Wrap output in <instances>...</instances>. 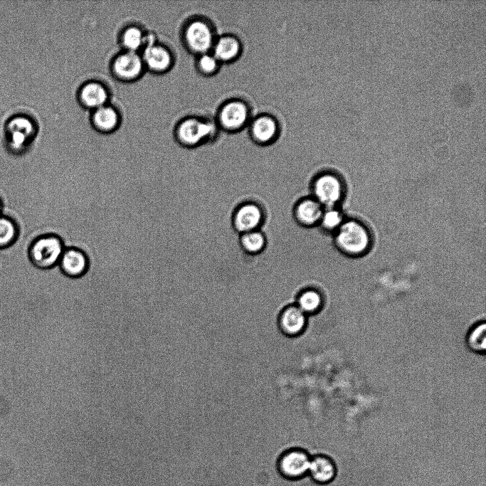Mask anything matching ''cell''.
I'll return each mask as SVG.
<instances>
[{"instance_id":"21","label":"cell","mask_w":486,"mask_h":486,"mask_svg":"<svg viewBox=\"0 0 486 486\" xmlns=\"http://www.w3.org/2000/svg\"><path fill=\"white\" fill-rule=\"evenodd\" d=\"M323 297L320 292L309 288L302 291L297 297L296 306L306 315L317 313L323 306Z\"/></svg>"},{"instance_id":"11","label":"cell","mask_w":486,"mask_h":486,"mask_svg":"<svg viewBox=\"0 0 486 486\" xmlns=\"http://www.w3.org/2000/svg\"><path fill=\"white\" fill-rule=\"evenodd\" d=\"M145 68L142 56L137 52H122L115 57L112 70L118 79L132 81L139 78Z\"/></svg>"},{"instance_id":"14","label":"cell","mask_w":486,"mask_h":486,"mask_svg":"<svg viewBox=\"0 0 486 486\" xmlns=\"http://www.w3.org/2000/svg\"><path fill=\"white\" fill-rule=\"evenodd\" d=\"M58 266L64 275L78 278L87 273L89 260L86 253L82 250L68 247L65 248Z\"/></svg>"},{"instance_id":"7","label":"cell","mask_w":486,"mask_h":486,"mask_svg":"<svg viewBox=\"0 0 486 486\" xmlns=\"http://www.w3.org/2000/svg\"><path fill=\"white\" fill-rule=\"evenodd\" d=\"M246 129L251 141L263 147L275 143L282 131L280 122L277 117L265 112L253 115Z\"/></svg>"},{"instance_id":"18","label":"cell","mask_w":486,"mask_h":486,"mask_svg":"<svg viewBox=\"0 0 486 486\" xmlns=\"http://www.w3.org/2000/svg\"><path fill=\"white\" fill-rule=\"evenodd\" d=\"M78 97L84 107L94 110L107 104L109 93L102 83L90 81L81 86Z\"/></svg>"},{"instance_id":"25","label":"cell","mask_w":486,"mask_h":486,"mask_svg":"<svg viewBox=\"0 0 486 486\" xmlns=\"http://www.w3.org/2000/svg\"><path fill=\"white\" fill-rule=\"evenodd\" d=\"M222 65L211 52L196 56L195 68L201 75L213 77L218 73Z\"/></svg>"},{"instance_id":"9","label":"cell","mask_w":486,"mask_h":486,"mask_svg":"<svg viewBox=\"0 0 486 486\" xmlns=\"http://www.w3.org/2000/svg\"><path fill=\"white\" fill-rule=\"evenodd\" d=\"M311 458L309 453L302 448L285 450L278 458V472L286 480H302L308 475Z\"/></svg>"},{"instance_id":"6","label":"cell","mask_w":486,"mask_h":486,"mask_svg":"<svg viewBox=\"0 0 486 486\" xmlns=\"http://www.w3.org/2000/svg\"><path fill=\"white\" fill-rule=\"evenodd\" d=\"M36 132V125L28 115L19 113L11 116L4 125L6 145L11 152H22L33 142Z\"/></svg>"},{"instance_id":"27","label":"cell","mask_w":486,"mask_h":486,"mask_svg":"<svg viewBox=\"0 0 486 486\" xmlns=\"http://www.w3.org/2000/svg\"><path fill=\"white\" fill-rule=\"evenodd\" d=\"M2 209H3V203H2V201H1V198H0V215L2 214V213H1Z\"/></svg>"},{"instance_id":"2","label":"cell","mask_w":486,"mask_h":486,"mask_svg":"<svg viewBox=\"0 0 486 486\" xmlns=\"http://www.w3.org/2000/svg\"><path fill=\"white\" fill-rule=\"evenodd\" d=\"M213 22L206 16H194L184 23L181 39L186 50L195 56L211 52L218 36Z\"/></svg>"},{"instance_id":"23","label":"cell","mask_w":486,"mask_h":486,"mask_svg":"<svg viewBox=\"0 0 486 486\" xmlns=\"http://www.w3.org/2000/svg\"><path fill=\"white\" fill-rule=\"evenodd\" d=\"M19 227L16 222L9 216L0 215V249L12 245L19 236Z\"/></svg>"},{"instance_id":"13","label":"cell","mask_w":486,"mask_h":486,"mask_svg":"<svg viewBox=\"0 0 486 486\" xmlns=\"http://www.w3.org/2000/svg\"><path fill=\"white\" fill-rule=\"evenodd\" d=\"M243 51L241 38L231 33L218 35L211 53L221 65L231 64L237 61Z\"/></svg>"},{"instance_id":"4","label":"cell","mask_w":486,"mask_h":486,"mask_svg":"<svg viewBox=\"0 0 486 486\" xmlns=\"http://www.w3.org/2000/svg\"><path fill=\"white\" fill-rule=\"evenodd\" d=\"M65 249L63 241L53 233H43L33 238L28 245L29 263L39 270H50L58 265Z\"/></svg>"},{"instance_id":"19","label":"cell","mask_w":486,"mask_h":486,"mask_svg":"<svg viewBox=\"0 0 486 486\" xmlns=\"http://www.w3.org/2000/svg\"><path fill=\"white\" fill-rule=\"evenodd\" d=\"M93 111L92 122L98 131L110 132L118 127L120 115L112 106L106 104Z\"/></svg>"},{"instance_id":"24","label":"cell","mask_w":486,"mask_h":486,"mask_svg":"<svg viewBox=\"0 0 486 486\" xmlns=\"http://www.w3.org/2000/svg\"><path fill=\"white\" fill-rule=\"evenodd\" d=\"M242 248L249 254L262 252L266 245V238L259 229L241 234Z\"/></svg>"},{"instance_id":"12","label":"cell","mask_w":486,"mask_h":486,"mask_svg":"<svg viewBox=\"0 0 486 486\" xmlns=\"http://www.w3.org/2000/svg\"><path fill=\"white\" fill-rule=\"evenodd\" d=\"M263 211L254 202H246L239 206L233 216V225L241 234L258 230L263 221Z\"/></svg>"},{"instance_id":"15","label":"cell","mask_w":486,"mask_h":486,"mask_svg":"<svg viewBox=\"0 0 486 486\" xmlns=\"http://www.w3.org/2000/svg\"><path fill=\"white\" fill-rule=\"evenodd\" d=\"M337 468L333 459L326 455L318 454L311 458L308 476L316 484L326 485L337 477Z\"/></svg>"},{"instance_id":"22","label":"cell","mask_w":486,"mask_h":486,"mask_svg":"<svg viewBox=\"0 0 486 486\" xmlns=\"http://www.w3.org/2000/svg\"><path fill=\"white\" fill-rule=\"evenodd\" d=\"M147 35L137 26L125 28L120 35V43L126 51L137 52L143 48Z\"/></svg>"},{"instance_id":"8","label":"cell","mask_w":486,"mask_h":486,"mask_svg":"<svg viewBox=\"0 0 486 486\" xmlns=\"http://www.w3.org/2000/svg\"><path fill=\"white\" fill-rule=\"evenodd\" d=\"M344 190L342 180L332 171L320 174L312 184L313 198L324 208L335 207L342 200Z\"/></svg>"},{"instance_id":"1","label":"cell","mask_w":486,"mask_h":486,"mask_svg":"<svg viewBox=\"0 0 486 486\" xmlns=\"http://www.w3.org/2000/svg\"><path fill=\"white\" fill-rule=\"evenodd\" d=\"M220 132L213 117L190 115L179 122L175 137L181 146L191 149L215 142Z\"/></svg>"},{"instance_id":"26","label":"cell","mask_w":486,"mask_h":486,"mask_svg":"<svg viewBox=\"0 0 486 486\" xmlns=\"http://www.w3.org/2000/svg\"><path fill=\"white\" fill-rule=\"evenodd\" d=\"M342 213L335 207L324 208L319 224L328 231H336L343 223Z\"/></svg>"},{"instance_id":"17","label":"cell","mask_w":486,"mask_h":486,"mask_svg":"<svg viewBox=\"0 0 486 486\" xmlns=\"http://www.w3.org/2000/svg\"><path fill=\"white\" fill-rule=\"evenodd\" d=\"M324 207L313 197L300 200L294 208L297 222L305 227H312L319 223Z\"/></svg>"},{"instance_id":"10","label":"cell","mask_w":486,"mask_h":486,"mask_svg":"<svg viewBox=\"0 0 486 486\" xmlns=\"http://www.w3.org/2000/svg\"><path fill=\"white\" fill-rule=\"evenodd\" d=\"M141 56L145 68L157 73L167 71L174 63L171 51L166 46L157 43L152 35H147Z\"/></svg>"},{"instance_id":"16","label":"cell","mask_w":486,"mask_h":486,"mask_svg":"<svg viewBox=\"0 0 486 486\" xmlns=\"http://www.w3.org/2000/svg\"><path fill=\"white\" fill-rule=\"evenodd\" d=\"M278 325L285 335L298 336L307 326V315L296 305H288L280 314Z\"/></svg>"},{"instance_id":"5","label":"cell","mask_w":486,"mask_h":486,"mask_svg":"<svg viewBox=\"0 0 486 486\" xmlns=\"http://www.w3.org/2000/svg\"><path fill=\"white\" fill-rule=\"evenodd\" d=\"M338 248L350 255H360L370 248L371 236L368 228L355 219L344 221L335 231Z\"/></svg>"},{"instance_id":"20","label":"cell","mask_w":486,"mask_h":486,"mask_svg":"<svg viewBox=\"0 0 486 486\" xmlns=\"http://www.w3.org/2000/svg\"><path fill=\"white\" fill-rule=\"evenodd\" d=\"M465 343L467 348L478 354H485L486 350V324L485 320L475 322L468 329Z\"/></svg>"},{"instance_id":"3","label":"cell","mask_w":486,"mask_h":486,"mask_svg":"<svg viewBox=\"0 0 486 486\" xmlns=\"http://www.w3.org/2000/svg\"><path fill=\"white\" fill-rule=\"evenodd\" d=\"M253 116V108L246 100L233 97L218 105L213 119L221 132L236 134L247 128Z\"/></svg>"}]
</instances>
